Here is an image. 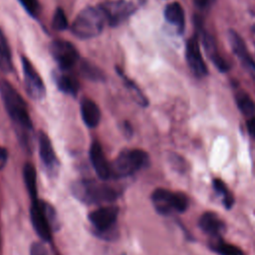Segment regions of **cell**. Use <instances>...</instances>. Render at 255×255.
Masks as SVG:
<instances>
[{
  "mask_svg": "<svg viewBox=\"0 0 255 255\" xmlns=\"http://www.w3.org/2000/svg\"><path fill=\"white\" fill-rule=\"evenodd\" d=\"M0 96L9 117L16 127L19 138L29 146L33 126L25 101L15 88L5 80L0 81Z\"/></svg>",
  "mask_w": 255,
  "mask_h": 255,
  "instance_id": "6da1fadb",
  "label": "cell"
},
{
  "mask_svg": "<svg viewBox=\"0 0 255 255\" xmlns=\"http://www.w3.org/2000/svg\"><path fill=\"white\" fill-rule=\"evenodd\" d=\"M74 196L87 204H104L113 202L118 197V192L110 185L93 179H84L72 185Z\"/></svg>",
  "mask_w": 255,
  "mask_h": 255,
  "instance_id": "7a4b0ae2",
  "label": "cell"
},
{
  "mask_svg": "<svg viewBox=\"0 0 255 255\" xmlns=\"http://www.w3.org/2000/svg\"><path fill=\"white\" fill-rule=\"evenodd\" d=\"M105 15L99 7L83 9L72 24V32L81 39H90L98 36L106 23Z\"/></svg>",
  "mask_w": 255,
  "mask_h": 255,
  "instance_id": "3957f363",
  "label": "cell"
},
{
  "mask_svg": "<svg viewBox=\"0 0 255 255\" xmlns=\"http://www.w3.org/2000/svg\"><path fill=\"white\" fill-rule=\"evenodd\" d=\"M30 216L37 234L44 241H49L52 231L57 226L56 213L53 207L39 199L33 200L30 207Z\"/></svg>",
  "mask_w": 255,
  "mask_h": 255,
  "instance_id": "277c9868",
  "label": "cell"
},
{
  "mask_svg": "<svg viewBox=\"0 0 255 255\" xmlns=\"http://www.w3.org/2000/svg\"><path fill=\"white\" fill-rule=\"evenodd\" d=\"M148 163V155L141 149H125L111 164V176L126 177L143 168Z\"/></svg>",
  "mask_w": 255,
  "mask_h": 255,
  "instance_id": "5b68a950",
  "label": "cell"
},
{
  "mask_svg": "<svg viewBox=\"0 0 255 255\" xmlns=\"http://www.w3.org/2000/svg\"><path fill=\"white\" fill-rule=\"evenodd\" d=\"M106 21L111 26H118L126 21L133 12L134 6L126 0L109 1L100 6Z\"/></svg>",
  "mask_w": 255,
  "mask_h": 255,
  "instance_id": "8992f818",
  "label": "cell"
},
{
  "mask_svg": "<svg viewBox=\"0 0 255 255\" xmlns=\"http://www.w3.org/2000/svg\"><path fill=\"white\" fill-rule=\"evenodd\" d=\"M51 53L61 70L72 69L79 60V53L75 46L70 42L58 40L52 43Z\"/></svg>",
  "mask_w": 255,
  "mask_h": 255,
  "instance_id": "52a82bcc",
  "label": "cell"
},
{
  "mask_svg": "<svg viewBox=\"0 0 255 255\" xmlns=\"http://www.w3.org/2000/svg\"><path fill=\"white\" fill-rule=\"evenodd\" d=\"M22 67L27 93L34 100H42L45 97L46 90L40 75L35 70L31 62L25 57H22Z\"/></svg>",
  "mask_w": 255,
  "mask_h": 255,
  "instance_id": "ba28073f",
  "label": "cell"
},
{
  "mask_svg": "<svg viewBox=\"0 0 255 255\" xmlns=\"http://www.w3.org/2000/svg\"><path fill=\"white\" fill-rule=\"evenodd\" d=\"M119 208L113 205L102 206L89 215L91 224L99 232H108L116 223Z\"/></svg>",
  "mask_w": 255,
  "mask_h": 255,
  "instance_id": "9c48e42d",
  "label": "cell"
},
{
  "mask_svg": "<svg viewBox=\"0 0 255 255\" xmlns=\"http://www.w3.org/2000/svg\"><path fill=\"white\" fill-rule=\"evenodd\" d=\"M39 153L42 163L45 166L47 172L51 176L57 174L59 168V161L50 138L43 131L39 133Z\"/></svg>",
  "mask_w": 255,
  "mask_h": 255,
  "instance_id": "30bf717a",
  "label": "cell"
},
{
  "mask_svg": "<svg viewBox=\"0 0 255 255\" xmlns=\"http://www.w3.org/2000/svg\"><path fill=\"white\" fill-rule=\"evenodd\" d=\"M186 60L192 73L197 77L207 74V68L199 50L196 38H190L186 44Z\"/></svg>",
  "mask_w": 255,
  "mask_h": 255,
  "instance_id": "8fae6325",
  "label": "cell"
},
{
  "mask_svg": "<svg viewBox=\"0 0 255 255\" xmlns=\"http://www.w3.org/2000/svg\"><path fill=\"white\" fill-rule=\"evenodd\" d=\"M90 159L97 175L106 180L111 176V165L109 164L102 145L98 141H94L90 147Z\"/></svg>",
  "mask_w": 255,
  "mask_h": 255,
  "instance_id": "7c38bea8",
  "label": "cell"
},
{
  "mask_svg": "<svg viewBox=\"0 0 255 255\" xmlns=\"http://www.w3.org/2000/svg\"><path fill=\"white\" fill-rule=\"evenodd\" d=\"M152 204L160 214H168L174 209V192L164 188H157L151 194Z\"/></svg>",
  "mask_w": 255,
  "mask_h": 255,
  "instance_id": "4fadbf2b",
  "label": "cell"
},
{
  "mask_svg": "<svg viewBox=\"0 0 255 255\" xmlns=\"http://www.w3.org/2000/svg\"><path fill=\"white\" fill-rule=\"evenodd\" d=\"M200 228L213 237L219 236L225 229L224 222L213 212H205L199 218Z\"/></svg>",
  "mask_w": 255,
  "mask_h": 255,
  "instance_id": "5bb4252c",
  "label": "cell"
},
{
  "mask_svg": "<svg viewBox=\"0 0 255 255\" xmlns=\"http://www.w3.org/2000/svg\"><path fill=\"white\" fill-rule=\"evenodd\" d=\"M228 36H229V42L232 47V50L236 54L238 59L247 68L254 69L255 68L254 63H253L251 57L249 56V53L246 49V45H245L243 39L240 37V35H238L235 31L230 30L228 32Z\"/></svg>",
  "mask_w": 255,
  "mask_h": 255,
  "instance_id": "9a60e30c",
  "label": "cell"
},
{
  "mask_svg": "<svg viewBox=\"0 0 255 255\" xmlns=\"http://www.w3.org/2000/svg\"><path fill=\"white\" fill-rule=\"evenodd\" d=\"M81 114L84 123L89 128H95L99 125L101 120V112L97 104L88 98H85L81 102Z\"/></svg>",
  "mask_w": 255,
  "mask_h": 255,
  "instance_id": "2e32d148",
  "label": "cell"
},
{
  "mask_svg": "<svg viewBox=\"0 0 255 255\" xmlns=\"http://www.w3.org/2000/svg\"><path fill=\"white\" fill-rule=\"evenodd\" d=\"M54 79L60 91L73 96L77 95L79 91V82L73 75L62 70V72L55 74Z\"/></svg>",
  "mask_w": 255,
  "mask_h": 255,
  "instance_id": "e0dca14e",
  "label": "cell"
},
{
  "mask_svg": "<svg viewBox=\"0 0 255 255\" xmlns=\"http://www.w3.org/2000/svg\"><path fill=\"white\" fill-rule=\"evenodd\" d=\"M203 44L205 47L206 52L208 53L211 61L213 62V64L222 72H226L229 69L228 64L225 62V60L219 55V53L217 52L216 49V45L214 40L211 38V36H209L208 34H204L203 36Z\"/></svg>",
  "mask_w": 255,
  "mask_h": 255,
  "instance_id": "ac0fdd59",
  "label": "cell"
},
{
  "mask_svg": "<svg viewBox=\"0 0 255 255\" xmlns=\"http://www.w3.org/2000/svg\"><path fill=\"white\" fill-rule=\"evenodd\" d=\"M164 17L166 21L178 26L180 29L184 26V12L181 5L177 2H172L165 7Z\"/></svg>",
  "mask_w": 255,
  "mask_h": 255,
  "instance_id": "d6986e66",
  "label": "cell"
},
{
  "mask_svg": "<svg viewBox=\"0 0 255 255\" xmlns=\"http://www.w3.org/2000/svg\"><path fill=\"white\" fill-rule=\"evenodd\" d=\"M24 181L28 190V193L31 197V200L38 199L37 197V180H36V171L34 166L31 163H26L23 169Z\"/></svg>",
  "mask_w": 255,
  "mask_h": 255,
  "instance_id": "ffe728a7",
  "label": "cell"
},
{
  "mask_svg": "<svg viewBox=\"0 0 255 255\" xmlns=\"http://www.w3.org/2000/svg\"><path fill=\"white\" fill-rule=\"evenodd\" d=\"M236 103L241 111V113L249 118L253 117L255 114V103L249 97L248 94L244 92H239L236 95Z\"/></svg>",
  "mask_w": 255,
  "mask_h": 255,
  "instance_id": "44dd1931",
  "label": "cell"
},
{
  "mask_svg": "<svg viewBox=\"0 0 255 255\" xmlns=\"http://www.w3.org/2000/svg\"><path fill=\"white\" fill-rule=\"evenodd\" d=\"M12 68L11 54L6 43V40L0 30V70L3 72H9Z\"/></svg>",
  "mask_w": 255,
  "mask_h": 255,
  "instance_id": "7402d4cb",
  "label": "cell"
},
{
  "mask_svg": "<svg viewBox=\"0 0 255 255\" xmlns=\"http://www.w3.org/2000/svg\"><path fill=\"white\" fill-rule=\"evenodd\" d=\"M81 73L85 78L91 81H102L104 79V74L101 72V70L86 61H84L81 65Z\"/></svg>",
  "mask_w": 255,
  "mask_h": 255,
  "instance_id": "603a6c76",
  "label": "cell"
},
{
  "mask_svg": "<svg viewBox=\"0 0 255 255\" xmlns=\"http://www.w3.org/2000/svg\"><path fill=\"white\" fill-rule=\"evenodd\" d=\"M213 249L220 255H245L243 253V251L240 248H238L237 246L228 244L222 240L216 241L214 243Z\"/></svg>",
  "mask_w": 255,
  "mask_h": 255,
  "instance_id": "cb8c5ba5",
  "label": "cell"
},
{
  "mask_svg": "<svg viewBox=\"0 0 255 255\" xmlns=\"http://www.w3.org/2000/svg\"><path fill=\"white\" fill-rule=\"evenodd\" d=\"M52 26L57 31H64L68 28V20L62 8H58L53 16Z\"/></svg>",
  "mask_w": 255,
  "mask_h": 255,
  "instance_id": "d4e9b609",
  "label": "cell"
},
{
  "mask_svg": "<svg viewBox=\"0 0 255 255\" xmlns=\"http://www.w3.org/2000/svg\"><path fill=\"white\" fill-rule=\"evenodd\" d=\"M189 204L188 197L183 192H174V209L177 212H184Z\"/></svg>",
  "mask_w": 255,
  "mask_h": 255,
  "instance_id": "484cf974",
  "label": "cell"
},
{
  "mask_svg": "<svg viewBox=\"0 0 255 255\" xmlns=\"http://www.w3.org/2000/svg\"><path fill=\"white\" fill-rule=\"evenodd\" d=\"M22 6L26 9V11L32 16H36L39 11V3L38 0H19Z\"/></svg>",
  "mask_w": 255,
  "mask_h": 255,
  "instance_id": "4316f807",
  "label": "cell"
},
{
  "mask_svg": "<svg viewBox=\"0 0 255 255\" xmlns=\"http://www.w3.org/2000/svg\"><path fill=\"white\" fill-rule=\"evenodd\" d=\"M30 255H49V252L43 243L34 242L30 247Z\"/></svg>",
  "mask_w": 255,
  "mask_h": 255,
  "instance_id": "83f0119b",
  "label": "cell"
},
{
  "mask_svg": "<svg viewBox=\"0 0 255 255\" xmlns=\"http://www.w3.org/2000/svg\"><path fill=\"white\" fill-rule=\"evenodd\" d=\"M213 187H214V189L216 190V192L219 193V194H221L223 197L230 193V192L228 191V189H227L225 183H224L222 180L218 179V178H216V179L213 180Z\"/></svg>",
  "mask_w": 255,
  "mask_h": 255,
  "instance_id": "f1b7e54d",
  "label": "cell"
},
{
  "mask_svg": "<svg viewBox=\"0 0 255 255\" xmlns=\"http://www.w3.org/2000/svg\"><path fill=\"white\" fill-rule=\"evenodd\" d=\"M7 158H8L7 149L5 147L0 146V169H2L5 166Z\"/></svg>",
  "mask_w": 255,
  "mask_h": 255,
  "instance_id": "f546056e",
  "label": "cell"
},
{
  "mask_svg": "<svg viewBox=\"0 0 255 255\" xmlns=\"http://www.w3.org/2000/svg\"><path fill=\"white\" fill-rule=\"evenodd\" d=\"M247 128L249 130V133L255 137V117H251L247 121Z\"/></svg>",
  "mask_w": 255,
  "mask_h": 255,
  "instance_id": "4dcf8cb0",
  "label": "cell"
},
{
  "mask_svg": "<svg viewBox=\"0 0 255 255\" xmlns=\"http://www.w3.org/2000/svg\"><path fill=\"white\" fill-rule=\"evenodd\" d=\"M208 1L209 0H194V3L198 8H204L207 5Z\"/></svg>",
  "mask_w": 255,
  "mask_h": 255,
  "instance_id": "1f68e13d",
  "label": "cell"
}]
</instances>
